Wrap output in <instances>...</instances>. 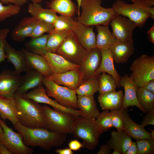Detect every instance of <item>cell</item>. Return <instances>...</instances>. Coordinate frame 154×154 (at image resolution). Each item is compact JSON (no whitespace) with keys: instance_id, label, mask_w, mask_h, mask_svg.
Wrapping results in <instances>:
<instances>
[{"instance_id":"7c38bea8","label":"cell","mask_w":154,"mask_h":154,"mask_svg":"<svg viewBox=\"0 0 154 154\" xmlns=\"http://www.w3.org/2000/svg\"><path fill=\"white\" fill-rule=\"evenodd\" d=\"M110 24L112 30V33L117 40L123 42L133 40V31L137 27L128 18L117 15L112 19Z\"/></svg>"},{"instance_id":"6f0895ef","label":"cell","mask_w":154,"mask_h":154,"mask_svg":"<svg viewBox=\"0 0 154 154\" xmlns=\"http://www.w3.org/2000/svg\"><path fill=\"white\" fill-rule=\"evenodd\" d=\"M114 151L112 153V154H122L121 152L118 149H114Z\"/></svg>"},{"instance_id":"ffe728a7","label":"cell","mask_w":154,"mask_h":154,"mask_svg":"<svg viewBox=\"0 0 154 154\" xmlns=\"http://www.w3.org/2000/svg\"><path fill=\"white\" fill-rule=\"evenodd\" d=\"M21 50L30 69L36 70L45 76H48L52 73L47 61L43 56L31 52L24 48Z\"/></svg>"},{"instance_id":"52a82bcc","label":"cell","mask_w":154,"mask_h":154,"mask_svg":"<svg viewBox=\"0 0 154 154\" xmlns=\"http://www.w3.org/2000/svg\"><path fill=\"white\" fill-rule=\"evenodd\" d=\"M130 77L137 87H143L147 83L154 79V56L142 55L132 64Z\"/></svg>"},{"instance_id":"83f0119b","label":"cell","mask_w":154,"mask_h":154,"mask_svg":"<svg viewBox=\"0 0 154 154\" xmlns=\"http://www.w3.org/2000/svg\"><path fill=\"white\" fill-rule=\"evenodd\" d=\"M28 12L37 21L53 24L58 16L51 9L43 7L39 3H32L28 7Z\"/></svg>"},{"instance_id":"6da1fadb","label":"cell","mask_w":154,"mask_h":154,"mask_svg":"<svg viewBox=\"0 0 154 154\" xmlns=\"http://www.w3.org/2000/svg\"><path fill=\"white\" fill-rule=\"evenodd\" d=\"M14 126L28 146L38 147L48 151L53 147L61 146L66 137L67 134L53 132L46 128H29L19 122Z\"/></svg>"},{"instance_id":"9f6ffc18","label":"cell","mask_w":154,"mask_h":154,"mask_svg":"<svg viewBox=\"0 0 154 154\" xmlns=\"http://www.w3.org/2000/svg\"><path fill=\"white\" fill-rule=\"evenodd\" d=\"M77 3V13L78 17L80 16V9L81 2L82 0H76Z\"/></svg>"},{"instance_id":"db71d44e","label":"cell","mask_w":154,"mask_h":154,"mask_svg":"<svg viewBox=\"0 0 154 154\" xmlns=\"http://www.w3.org/2000/svg\"><path fill=\"white\" fill-rule=\"evenodd\" d=\"M0 154H12L4 144L0 142Z\"/></svg>"},{"instance_id":"91938a15","label":"cell","mask_w":154,"mask_h":154,"mask_svg":"<svg viewBox=\"0 0 154 154\" xmlns=\"http://www.w3.org/2000/svg\"><path fill=\"white\" fill-rule=\"evenodd\" d=\"M150 133L151 138L152 139H154V130H151V132Z\"/></svg>"},{"instance_id":"277c9868","label":"cell","mask_w":154,"mask_h":154,"mask_svg":"<svg viewBox=\"0 0 154 154\" xmlns=\"http://www.w3.org/2000/svg\"><path fill=\"white\" fill-rule=\"evenodd\" d=\"M103 132L96 123V119L80 116L75 117L71 133L75 138L82 140L83 148L94 150Z\"/></svg>"},{"instance_id":"681fc988","label":"cell","mask_w":154,"mask_h":154,"mask_svg":"<svg viewBox=\"0 0 154 154\" xmlns=\"http://www.w3.org/2000/svg\"><path fill=\"white\" fill-rule=\"evenodd\" d=\"M132 1L133 3L141 5L146 7H152L154 5V1L151 0L146 1L144 0H130Z\"/></svg>"},{"instance_id":"f6af8a7d","label":"cell","mask_w":154,"mask_h":154,"mask_svg":"<svg viewBox=\"0 0 154 154\" xmlns=\"http://www.w3.org/2000/svg\"><path fill=\"white\" fill-rule=\"evenodd\" d=\"M146 113L141 125L144 127L148 125H154V108Z\"/></svg>"},{"instance_id":"5bb4252c","label":"cell","mask_w":154,"mask_h":154,"mask_svg":"<svg viewBox=\"0 0 154 154\" xmlns=\"http://www.w3.org/2000/svg\"><path fill=\"white\" fill-rule=\"evenodd\" d=\"M119 84L120 86L123 88V95L122 104L121 107L125 110L130 106H136L144 113L146 112L140 104L137 98L136 90L137 87L131 78L125 74L121 77Z\"/></svg>"},{"instance_id":"f1b7e54d","label":"cell","mask_w":154,"mask_h":154,"mask_svg":"<svg viewBox=\"0 0 154 154\" xmlns=\"http://www.w3.org/2000/svg\"><path fill=\"white\" fill-rule=\"evenodd\" d=\"M77 103L78 109L82 116L96 119L100 114L94 96L78 95Z\"/></svg>"},{"instance_id":"8992f818","label":"cell","mask_w":154,"mask_h":154,"mask_svg":"<svg viewBox=\"0 0 154 154\" xmlns=\"http://www.w3.org/2000/svg\"><path fill=\"white\" fill-rule=\"evenodd\" d=\"M42 108L47 129L59 133L67 134L71 133L76 117L60 112L47 106H44Z\"/></svg>"},{"instance_id":"680465c9","label":"cell","mask_w":154,"mask_h":154,"mask_svg":"<svg viewBox=\"0 0 154 154\" xmlns=\"http://www.w3.org/2000/svg\"><path fill=\"white\" fill-rule=\"evenodd\" d=\"M32 3H40L43 0H31Z\"/></svg>"},{"instance_id":"836d02e7","label":"cell","mask_w":154,"mask_h":154,"mask_svg":"<svg viewBox=\"0 0 154 154\" xmlns=\"http://www.w3.org/2000/svg\"><path fill=\"white\" fill-rule=\"evenodd\" d=\"M72 31H55L48 33L46 49L48 52L56 53L58 48Z\"/></svg>"},{"instance_id":"60d3db41","label":"cell","mask_w":154,"mask_h":154,"mask_svg":"<svg viewBox=\"0 0 154 154\" xmlns=\"http://www.w3.org/2000/svg\"><path fill=\"white\" fill-rule=\"evenodd\" d=\"M96 121L104 132L113 127L110 113L108 110H104L100 113Z\"/></svg>"},{"instance_id":"f35d334b","label":"cell","mask_w":154,"mask_h":154,"mask_svg":"<svg viewBox=\"0 0 154 154\" xmlns=\"http://www.w3.org/2000/svg\"><path fill=\"white\" fill-rule=\"evenodd\" d=\"M21 7L13 4L4 5L0 2V22L15 15L20 12Z\"/></svg>"},{"instance_id":"e0dca14e","label":"cell","mask_w":154,"mask_h":154,"mask_svg":"<svg viewBox=\"0 0 154 154\" xmlns=\"http://www.w3.org/2000/svg\"><path fill=\"white\" fill-rule=\"evenodd\" d=\"M94 26H88L77 21L72 31L81 45L89 51L96 48V36Z\"/></svg>"},{"instance_id":"74e56055","label":"cell","mask_w":154,"mask_h":154,"mask_svg":"<svg viewBox=\"0 0 154 154\" xmlns=\"http://www.w3.org/2000/svg\"><path fill=\"white\" fill-rule=\"evenodd\" d=\"M77 21L71 17L60 15L58 16L54 22L53 30L55 31H72Z\"/></svg>"},{"instance_id":"4dcf8cb0","label":"cell","mask_w":154,"mask_h":154,"mask_svg":"<svg viewBox=\"0 0 154 154\" xmlns=\"http://www.w3.org/2000/svg\"><path fill=\"white\" fill-rule=\"evenodd\" d=\"M97 34L96 36V48L100 49L110 48L117 40L109 29L108 26H95Z\"/></svg>"},{"instance_id":"94428289","label":"cell","mask_w":154,"mask_h":154,"mask_svg":"<svg viewBox=\"0 0 154 154\" xmlns=\"http://www.w3.org/2000/svg\"><path fill=\"white\" fill-rule=\"evenodd\" d=\"M3 130L2 127H1V126L0 125V133H3Z\"/></svg>"},{"instance_id":"f907efd6","label":"cell","mask_w":154,"mask_h":154,"mask_svg":"<svg viewBox=\"0 0 154 154\" xmlns=\"http://www.w3.org/2000/svg\"><path fill=\"white\" fill-rule=\"evenodd\" d=\"M124 154H137V148L135 142H132Z\"/></svg>"},{"instance_id":"8d00e7d4","label":"cell","mask_w":154,"mask_h":154,"mask_svg":"<svg viewBox=\"0 0 154 154\" xmlns=\"http://www.w3.org/2000/svg\"><path fill=\"white\" fill-rule=\"evenodd\" d=\"M98 92L100 94L116 91L117 87L116 82L111 76L106 72H102L98 78Z\"/></svg>"},{"instance_id":"6125c7cd","label":"cell","mask_w":154,"mask_h":154,"mask_svg":"<svg viewBox=\"0 0 154 154\" xmlns=\"http://www.w3.org/2000/svg\"><path fill=\"white\" fill-rule=\"evenodd\" d=\"M146 0V1H149V0Z\"/></svg>"},{"instance_id":"7bdbcfd3","label":"cell","mask_w":154,"mask_h":154,"mask_svg":"<svg viewBox=\"0 0 154 154\" xmlns=\"http://www.w3.org/2000/svg\"><path fill=\"white\" fill-rule=\"evenodd\" d=\"M123 111L121 108L112 110L110 112L113 127L118 131L123 130Z\"/></svg>"},{"instance_id":"603a6c76","label":"cell","mask_w":154,"mask_h":154,"mask_svg":"<svg viewBox=\"0 0 154 154\" xmlns=\"http://www.w3.org/2000/svg\"><path fill=\"white\" fill-rule=\"evenodd\" d=\"M0 116L4 121L8 120L13 125L18 122L14 96L8 97L0 95Z\"/></svg>"},{"instance_id":"3957f363","label":"cell","mask_w":154,"mask_h":154,"mask_svg":"<svg viewBox=\"0 0 154 154\" xmlns=\"http://www.w3.org/2000/svg\"><path fill=\"white\" fill-rule=\"evenodd\" d=\"M18 122L29 128H46V123L42 107L33 100L15 94Z\"/></svg>"},{"instance_id":"e575fe53","label":"cell","mask_w":154,"mask_h":154,"mask_svg":"<svg viewBox=\"0 0 154 154\" xmlns=\"http://www.w3.org/2000/svg\"><path fill=\"white\" fill-rule=\"evenodd\" d=\"M98 77H92L83 80L75 90L76 94L80 96H94L95 93L98 91Z\"/></svg>"},{"instance_id":"8fae6325","label":"cell","mask_w":154,"mask_h":154,"mask_svg":"<svg viewBox=\"0 0 154 154\" xmlns=\"http://www.w3.org/2000/svg\"><path fill=\"white\" fill-rule=\"evenodd\" d=\"M21 96L31 99L38 103H44L49 105L54 109L61 112L70 114L75 117L82 116L79 110L64 107L55 100L50 98L46 93L45 88L42 84L33 89L29 92Z\"/></svg>"},{"instance_id":"4316f807","label":"cell","mask_w":154,"mask_h":154,"mask_svg":"<svg viewBox=\"0 0 154 154\" xmlns=\"http://www.w3.org/2000/svg\"><path fill=\"white\" fill-rule=\"evenodd\" d=\"M123 97L122 90L112 91L100 94L98 100L102 110H111L121 107Z\"/></svg>"},{"instance_id":"9c48e42d","label":"cell","mask_w":154,"mask_h":154,"mask_svg":"<svg viewBox=\"0 0 154 154\" xmlns=\"http://www.w3.org/2000/svg\"><path fill=\"white\" fill-rule=\"evenodd\" d=\"M0 125L3 132L0 133V142L4 144L12 154H32L34 151L24 143L19 133H16L9 127L0 118Z\"/></svg>"},{"instance_id":"d6986e66","label":"cell","mask_w":154,"mask_h":154,"mask_svg":"<svg viewBox=\"0 0 154 154\" xmlns=\"http://www.w3.org/2000/svg\"><path fill=\"white\" fill-rule=\"evenodd\" d=\"M113 59L117 64L126 63L134 53L133 40L123 42L117 40L110 47Z\"/></svg>"},{"instance_id":"44dd1931","label":"cell","mask_w":154,"mask_h":154,"mask_svg":"<svg viewBox=\"0 0 154 154\" xmlns=\"http://www.w3.org/2000/svg\"><path fill=\"white\" fill-rule=\"evenodd\" d=\"M123 130L131 138L135 140L144 139H152L150 132L147 131L144 127L133 121L130 116L127 109L123 111Z\"/></svg>"},{"instance_id":"d6a6232c","label":"cell","mask_w":154,"mask_h":154,"mask_svg":"<svg viewBox=\"0 0 154 154\" xmlns=\"http://www.w3.org/2000/svg\"><path fill=\"white\" fill-rule=\"evenodd\" d=\"M48 35L43 34L40 36L31 38L26 42V49L29 52L37 54L44 55L47 52L46 44Z\"/></svg>"},{"instance_id":"ac0fdd59","label":"cell","mask_w":154,"mask_h":154,"mask_svg":"<svg viewBox=\"0 0 154 154\" xmlns=\"http://www.w3.org/2000/svg\"><path fill=\"white\" fill-rule=\"evenodd\" d=\"M42 56L47 61L52 73H61L79 69L78 65L70 62L58 54L48 52Z\"/></svg>"},{"instance_id":"7402d4cb","label":"cell","mask_w":154,"mask_h":154,"mask_svg":"<svg viewBox=\"0 0 154 154\" xmlns=\"http://www.w3.org/2000/svg\"><path fill=\"white\" fill-rule=\"evenodd\" d=\"M100 50L102 54L101 60L96 73L100 75L102 72L108 73L114 78L116 82L117 87L119 88L120 87L119 82L121 77L115 67L111 51L110 48Z\"/></svg>"},{"instance_id":"f5cc1de1","label":"cell","mask_w":154,"mask_h":154,"mask_svg":"<svg viewBox=\"0 0 154 154\" xmlns=\"http://www.w3.org/2000/svg\"><path fill=\"white\" fill-rule=\"evenodd\" d=\"M55 152L59 154H73L74 152L69 148H66L63 149H56Z\"/></svg>"},{"instance_id":"816d5d0a","label":"cell","mask_w":154,"mask_h":154,"mask_svg":"<svg viewBox=\"0 0 154 154\" xmlns=\"http://www.w3.org/2000/svg\"><path fill=\"white\" fill-rule=\"evenodd\" d=\"M143 87L154 93V79L147 83Z\"/></svg>"},{"instance_id":"1f68e13d","label":"cell","mask_w":154,"mask_h":154,"mask_svg":"<svg viewBox=\"0 0 154 154\" xmlns=\"http://www.w3.org/2000/svg\"><path fill=\"white\" fill-rule=\"evenodd\" d=\"M49 9L61 15L71 17L75 14L76 8L72 0H52L48 3Z\"/></svg>"},{"instance_id":"ee69618b","label":"cell","mask_w":154,"mask_h":154,"mask_svg":"<svg viewBox=\"0 0 154 154\" xmlns=\"http://www.w3.org/2000/svg\"><path fill=\"white\" fill-rule=\"evenodd\" d=\"M10 31L8 28L0 29V63L6 58L5 46L7 42L6 38Z\"/></svg>"},{"instance_id":"ab89813d","label":"cell","mask_w":154,"mask_h":154,"mask_svg":"<svg viewBox=\"0 0 154 154\" xmlns=\"http://www.w3.org/2000/svg\"><path fill=\"white\" fill-rule=\"evenodd\" d=\"M137 154H153L154 139H144L136 140Z\"/></svg>"},{"instance_id":"5b68a950","label":"cell","mask_w":154,"mask_h":154,"mask_svg":"<svg viewBox=\"0 0 154 154\" xmlns=\"http://www.w3.org/2000/svg\"><path fill=\"white\" fill-rule=\"evenodd\" d=\"M112 8L117 15L127 17L141 28L144 27L149 18L154 19V7L135 3L130 4L122 0H117L113 3Z\"/></svg>"},{"instance_id":"bcb514c9","label":"cell","mask_w":154,"mask_h":154,"mask_svg":"<svg viewBox=\"0 0 154 154\" xmlns=\"http://www.w3.org/2000/svg\"><path fill=\"white\" fill-rule=\"evenodd\" d=\"M69 148L72 151H76L83 148V145L76 139L70 140L68 144Z\"/></svg>"},{"instance_id":"7a4b0ae2","label":"cell","mask_w":154,"mask_h":154,"mask_svg":"<svg viewBox=\"0 0 154 154\" xmlns=\"http://www.w3.org/2000/svg\"><path fill=\"white\" fill-rule=\"evenodd\" d=\"M102 0H82V12L78 17L79 23L88 26H109L112 19L118 15L112 8L102 6Z\"/></svg>"},{"instance_id":"484cf974","label":"cell","mask_w":154,"mask_h":154,"mask_svg":"<svg viewBox=\"0 0 154 154\" xmlns=\"http://www.w3.org/2000/svg\"><path fill=\"white\" fill-rule=\"evenodd\" d=\"M37 21L32 16L24 17L11 32L12 38L17 42L24 41L29 37Z\"/></svg>"},{"instance_id":"4fadbf2b","label":"cell","mask_w":154,"mask_h":154,"mask_svg":"<svg viewBox=\"0 0 154 154\" xmlns=\"http://www.w3.org/2000/svg\"><path fill=\"white\" fill-rule=\"evenodd\" d=\"M102 59L100 49L96 48L89 51L79 65V69L83 74V80L97 77V71Z\"/></svg>"},{"instance_id":"9a60e30c","label":"cell","mask_w":154,"mask_h":154,"mask_svg":"<svg viewBox=\"0 0 154 154\" xmlns=\"http://www.w3.org/2000/svg\"><path fill=\"white\" fill-rule=\"evenodd\" d=\"M22 78L14 70L6 69L0 72V95L14 96Z\"/></svg>"},{"instance_id":"11a10c76","label":"cell","mask_w":154,"mask_h":154,"mask_svg":"<svg viewBox=\"0 0 154 154\" xmlns=\"http://www.w3.org/2000/svg\"><path fill=\"white\" fill-rule=\"evenodd\" d=\"M149 36L150 41L153 43H154V25L147 32Z\"/></svg>"},{"instance_id":"c3c4849f","label":"cell","mask_w":154,"mask_h":154,"mask_svg":"<svg viewBox=\"0 0 154 154\" xmlns=\"http://www.w3.org/2000/svg\"><path fill=\"white\" fill-rule=\"evenodd\" d=\"M111 149L108 144L106 143L102 145L97 154H110L111 153Z\"/></svg>"},{"instance_id":"ba28073f","label":"cell","mask_w":154,"mask_h":154,"mask_svg":"<svg viewBox=\"0 0 154 154\" xmlns=\"http://www.w3.org/2000/svg\"><path fill=\"white\" fill-rule=\"evenodd\" d=\"M42 84L48 95L54 98L61 105L68 108L78 109L75 90L58 85L45 76Z\"/></svg>"},{"instance_id":"f546056e","label":"cell","mask_w":154,"mask_h":154,"mask_svg":"<svg viewBox=\"0 0 154 154\" xmlns=\"http://www.w3.org/2000/svg\"><path fill=\"white\" fill-rule=\"evenodd\" d=\"M132 138L123 130L112 131L111 137L106 143L112 149H117L124 154L130 145Z\"/></svg>"},{"instance_id":"2e32d148","label":"cell","mask_w":154,"mask_h":154,"mask_svg":"<svg viewBox=\"0 0 154 154\" xmlns=\"http://www.w3.org/2000/svg\"><path fill=\"white\" fill-rule=\"evenodd\" d=\"M46 77L58 85L75 90L83 80V74L79 69L61 73H52Z\"/></svg>"},{"instance_id":"d4e9b609","label":"cell","mask_w":154,"mask_h":154,"mask_svg":"<svg viewBox=\"0 0 154 154\" xmlns=\"http://www.w3.org/2000/svg\"><path fill=\"white\" fill-rule=\"evenodd\" d=\"M5 53L6 58L13 65L14 71L17 73L20 74L31 69L27 65L25 56L21 51L17 50L7 42L5 45Z\"/></svg>"},{"instance_id":"d590c367","label":"cell","mask_w":154,"mask_h":154,"mask_svg":"<svg viewBox=\"0 0 154 154\" xmlns=\"http://www.w3.org/2000/svg\"><path fill=\"white\" fill-rule=\"evenodd\" d=\"M137 98L146 112L154 108V93L143 87H137Z\"/></svg>"},{"instance_id":"b9f144b4","label":"cell","mask_w":154,"mask_h":154,"mask_svg":"<svg viewBox=\"0 0 154 154\" xmlns=\"http://www.w3.org/2000/svg\"><path fill=\"white\" fill-rule=\"evenodd\" d=\"M54 29L53 24L37 21L29 37H37L47 33H48Z\"/></svg>"},{"instance_id":"7dc6e473","label":"cell","mask_w":154,"mask_h":154,"mask_svg":"<svg viewBox=\"0 0 154 154\" xmlns=\"http://www.w3.org/2000/svg\"><path fill=\"white\" fill-rule=\"evenodd\" d=\"M28 0H0V2L4 4L9 3L15 4L20 7L26 3Z\"/></svg>"},{"instance_id":"cb8c5ba5","label":"cell","mask_w":154,"mask_h":154,"mask_svg":"<svg viewBox=\"0 0 154 154\" xmlns=\"http://www.w3.org/2000/svg\"><path fill=\"white\" fill-rule=\"evenodd\" d=\"M23 77L21 84L15 94L22 95L29 90L34 89L42 84L44 76L34 69H31L26 72Z\"/></svg>"},{"instance_id":"30bf717a","label":"cell","mask_w":154,"mask_h":154,"mask_svg":"<svg viewBox=\"0 0 154 154\" xmlns=\"http://www.w3.org/2000/svg\"><path fill=\"white\" fill-rule=\"evenodd\" d=\"M88 51L81 45L72 31L58 48L56 53L79 65Z\"/></svg>"}]
</instances>
